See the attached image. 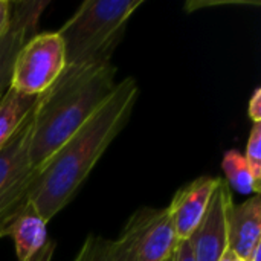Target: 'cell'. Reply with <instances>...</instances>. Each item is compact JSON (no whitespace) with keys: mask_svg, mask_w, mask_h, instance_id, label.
<instances>
[{"mask_svg":"<svg viewBox=\"0 0 261 261\" xmlns=\"http://www.w3.org/2000/svg\"><path fill=\"white\" fill-rule=\"evenodd\" d=\"M139 96L135 78L116 84L107 101L35 173L26 202L49 223L75 197L96 162L127 125Z\"/></svg>","mask_w":261,"mask_h":261,"instance_id":"obj_1","label":"cell"},{"mask_svg":"<svg viewBox=\"0 0 261 261\" xmlns=\"http://www.w3.org/2000/svg\"><path fill=\"white\" fill-rule=\"evenodd\" d=\"M115 76L112 61L66 66L57 81L38 95L29 148L35 173L107 101L118 84Z\"/></svg>","mask_w":261,"mask_h":261,"instance_id":"obj_2","label":"cell"},{"mask_svg":"<svg viewBox=\"0 0 261 261\" xmlns=\"http://www.w3.org/2000/svg\"><path fill=\"white\" fill-rule=\"evenodd\" d=\"M142 0H87L57 31L64 44L66 66L110 61L127 23Z\"/></svg>","mask_w":261,"mask_h":261,"instance_id":"obj_3","label":"cell"},{"mask_svg":"<svg viewBox=\"0 0 261 261\" xmlns=\"http://www.w3.org/2000/svg\"><path fill=\"white\" fill-rule=\"evenodd\" d=\"M168 210L141 208L112 242L113 261H165L179 246Z\"/></svg>","mask_w":261,"mask_h":261,"instance_id":"obj_4","label":"cell"},{"mask_svg":"<svg viewBox=\"0 0 261 261\" xmlns=\"http://www.w3.org/2000/svg\"><path fill=\"white\" fill-rule=\"evenodd\" d=\"M64 67L66 55L60 34H35L15 57L9 87L23 95L38 96L57 81Z\"/></svg>","mask_w":261,"mask_h":261,"instance_id":"obj_5","label":"cell"},{"mask_svg":"<svg viewBox=\"0 0 261 261\" xmlns=\"http://www.w3.org/2000/svg\"><path fill=\"white\" fill-rule=\"evenodd\" d=\"M32 130L34 109L0 148V223L26 203V194L35 176L29 158Z\"/></svg>","mask_w":261,"mask_h":261,"instance_id":"obj_6","label":"cell"},{"mask_svg":"<svg viewBox=\"0 0 261 261\" xmlns=\"http://www.w3.org/2000/svg\"><path fill=\"white\" fill-rule=\"evenodd\" d=\"M234 203L231 188L220 179L206 213L191 237L187 240L194 261H220L228 249V211Z\"/></svg>","mask_w":261,"mask_h":261,"instance_id":"obj_7","label":"cell"},{"mask_svg":"<svg viewBox=\"0 0 261 261\" xmlns=\"http://www.w3.org/2000/svg\"><path fill=\"white\" fill-rule=\"evenodd\" d=\"M47 2H12L9 31L0 38V98L11 86L12 67L21 46L37 34Z\"/></svg>","mask_w":261,"mask_h":261,"instance_id":"obj_8","label":"cell"},{"mask_svg":"<svg viewBox=\"0 0 261 261\" xmlns=\"http://www.w3.org/2000/svg\"><path fill=\"white\" fill-rule=\"evenodd\" d=\"M219 180L220 177H197L174 194L167 210L179 242L188 240L203 219Z\"/></svg>","mask_w":261,"mask_h":261,"instance_id":"obj_9","label":"cell"},{"mask_svg":"<svg viewBox=\"0 0 261 261\" xmlns=\"http://www.w3.org/2000/svg\"><path fill=\"white\" fill-rule=\"evenodd\" d=\"M46 226L41 216L26 202L0 223V239H12L17 260L31 261L47 245Z\"/></svg>","mask_w":261,"mask_h":261,"instance_id":"obj_10","label":"cell"},{"mask_svg":"<svg viewBox=\"0 0 261 261\" xmlns=\"http://www.w3.org/2000/svg\"><path fill=\"white\" fill-rule=\"evenodd\" d=\"M261 243V197L254 194L243 203H232L228 211V249L248 261Z\"/></svg>","mask_w":261,"mask_h":261,"instance_id":"obj_11","label":"cell"},{"mask_svg":"<svg viewBox=\"0 0 261 261\" xmlns=\"http://www.w3.org/2000/svg\"><path fill=\"white\" fill-rule=\"evenodd\" d=\"M37 99L38 96L18 93L11 87L0 98V148L11 139L26 116L32 112Z\"/></svg>","mask_w":261,"mask_h":261,"instance_id":"obj_12","label":"cell"},{"mask_svg":"<svg viewBox=\"0 0 261 261\" xmlns=\"http://www.w3.org/2000/svg\"><path fill=\"white\" fill-rule=\"evenodd\" d=\"M222 168L225 171L226 184L229 188L240 194H260V185L254 180L243 153L237 150L226 151L222 161Z\"/></svg>","mask_w":261,"mask_h":261,"instance_id":"obj_13","label":"cell"},{"mask_svg":"<svg viewBox=\"0 0 261 261\" xmlns=\"http://www.w3.org/2000/svg\"><path fill=\"white\" fill-rule=\"evenodd\" d=\"M73 261H113L112 242L101 237L89 236Z\"/></svg>","mask_w":261,"mask_h":261,"instance_id":"obj_14","label":"cell"},{"mask_svg":"<svg viewBox=\"0 0 261 261\" xmlns=\"http://www.w3.org/2000/svg\"><path fill=\"white\" fill-rule=\"evenodd\" d=\"M251 173L254 176V180L260 185L261 184V122L254 124L249 132V139L246 144V153L243 154Z\"/></svg>","mask_w":261,"mask_h":261,"instance_id":"obj_15","label":"cell"},{"mask_svg":"<svg viewBox=\"0 0 261 261\" xmlns=\"http://www.w3.org/2000/svg\"><path fill=\"white\" fill-rule=\"evenodd\" d=\"M248 116L252 119L254 124L261 122V89H255L252 96L249 98Z\"/></svg>","mask_w":261,"mask_h":261,"instance_id":"obj_16","label":"cell"},{"mask_svg":"<svg viewBox=\"0 0 261 261\" xmlns=\"http://www.w3.org/2000/svg\"><path fill=\"white\" fill-rule=\"evenodd\" d=\"M11 9H12V2L0 0V38L9 31V26H11Z\"/></svg>","mask_w":261,"mask_h":261,"instance_id":"obj_17","label":"cell"},{"mask_svg":"<svg viewBox=\"0 0 261 261\" xmlns=\"http://www.w3.org/2000/svg\"><path fill=\"white\" fill-rule=\"evenodd\" d=\"M176 261H194L193 251H191L190 243L187 240L179 243V246L176 249Z\"/></svg>","mask_w":261,"mask_h":261,"instance_id":"obj_18","label":"cell"},{"mask_svg":"<svg viewBox=\"0 0 261 261\" xmlns=\"http://www.w3.org/2000/svg\"><path fill=\"white\" fill-rule=\"evenodd\" d=\"M50 252H52V246L47 243L31 261H49L50 260Z\"/></svg>","mask_w":261,"mask_h":261,"instance_id":"obj_19","label":"cell"},{"mask_svg":"<svg viewBox=\"0 0 261 261\" xmlns=\"http://www.w3.org/2000/svg\"><path fill=\"white\" fill-rule=\"evenodd\" d=\"M231 261H245V260H242L240 257H237L234 252H231Z\"/></svg>","mask_w":261,"mask_h":261,"instance_id":"obj_20","label":"cell"},{"mask_svg":"<svg viewBox=\"0 0 261 261\" xmlns=\"http://www.w3.org/2000/svg\"><path fill=\"white\" fill-rule=\"evenodd\" d=\"M165 261H176V252H174V254H173V255H171L168 260H165Z\"/></svg>","mask_w":261,"mask_h":261,"instance_id":"obj_21","label":"cell"}]
</instances>
